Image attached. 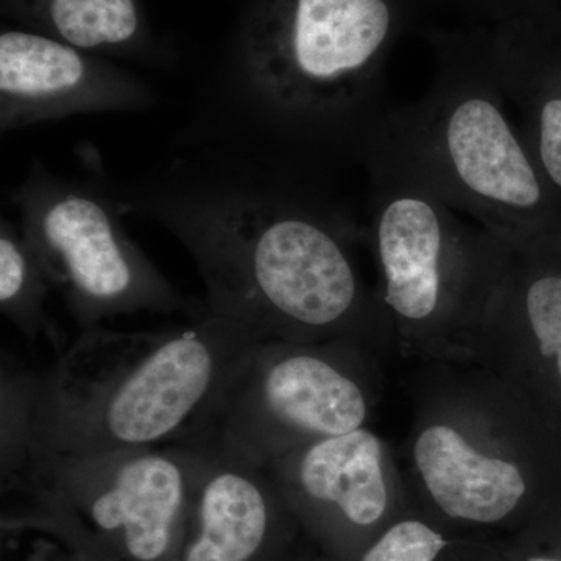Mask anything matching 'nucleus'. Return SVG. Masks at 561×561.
I'll list each match as a JSON object with an SVG mask.
<instances>
[{"instance_id":"11","label":"nucleus","mask_w":561,"mask_h":561,"mask_svg":"<svg viewBox=\"0 0 561 561\" xmlns=\"http://www.w3.org/2000/svg\"><path fill=\"white\" fill-rule=\"evenodd\" d=\"M289 511L354 548L412 505L400 459L365 426L309 443L262 468Z\"/></svg>"},{"instance_id":"5","label":"nucleus","mask_w":561,"mask_h":561,"mask_svg":"<svg viewBox=\"0 0 561 561\" xmlns=\"http://www.w3.org/2000/svg\"><path fill=\"white\" fill-rule=\"evenodd\" d=\"M421 36L434 55L430 88L391 108L373 142L409 162L454 209L502 242L560 241L546 176L513 127L481 25L432 24Z\"/></svg>"},{"instance_id":"8","label":"nucleus","mask_w":561,"mask_h":561,"mask_svg":"<svg viewBox=\"0 0 561 561\" xmlns=\"http://www.w3.org/2000/svg\"><path fill=\"white\" fill-rule=\"evenodd\" d=\"M94 173L98 180L69 179L33 157L10 194L21 230L73 321L90 331L140 312H205L206 306L181 294L131 241L119 202Z\"/></svg>"},{"instance_id":"4","label":"nucleus","mask_w":561,"mask_h":561,"mask_svg":"<svg viewBox=\"0 0 561 561\" xmlns=\"http://www.w3.org/2000/svg\"><path fill=\"white\" fill-rule=\"evenodd\" d=\"M400 463L412 504L453 529L518 534L561 512V440L474 362H430L412 386Z\"/></svg>"},{"instance_id":"9","label":"nucleus","mask_w":561,"mask_h":561,"mask_svg":"<svg viewBox=\"0 0 561 561\" xmlns=\"http://www.w3.org/2000/svg\"><path fill=\"white\" fill-rule=\"evenodd\" d=\"M208 457L184 445L95 457H35L9 478L27 479L55 500L83 507L94 526L117 535L136 561L171 552L176 527L194 504Z\"/></svg>"},{"instance_id":"16","label":"nucleus","mask_w":561,"mask_h":561,"mask_svg":"<svg viewBox=\"0 0 561 561\" xmlns=\"http://www.w3.org/2000/svg\"><path fill=\"white\" fill-rule=\"evenodd\" d=\"M448 527L411 505L379 530L354 561H442L448 560L456 538Z\"/></svg>"},{"instance_id":"15","label":"nucleus","mask_w":561,"mask_h":561,"mask_svg":"<svg viewBox=\"0 0 561 561\" xmlns=\"http://www.w3.org/2000/svg\"><path fill=\"white\" fill-rule=\"evenodd\" d=\"M54 289L49 276L25 239L20 225L0 224V309L28 339L60 342L57 327L47 313V295Z\"/></svg>"},{"instance_id":"14","label":"nucleus","mask_w":561,"mask_h":561,"mask_svg":"<svg viewBox=\"0 0 561 561\" xmlns=\"http://www.w3.org/2000/svg\"><path fill=\"white\" fill-rule=\"evenodd\" d=\"M55 38L81 50H135L142 39L136 0H16Z\"/></svg>"},{"instance_id":"20","label":"nucleus","mask_w":561,"mask_h":561,"mask_svg":"<svg viewBox=\"0 0 561 561\" xmlns=\"http://www.w3.org/2000/svg\"><path fill=\"white\" fill-rule=\"evenodd\" d=\"M449 561H515L505 548L483 541H456Z\"/></svg>"},{"instance_id":"13","label":"nucleus","mask_w":561,"mask_h":561,"mask_svg":"<svg viewBox=\"0 0 561 561\" xmlns=\"http://www.w3.org/2000/svg\"><path fill=\"white\" fill-rule=\"evenodd\" d=\"M286 508L262 468L208 457L195 497L198 531L184 561H253Z\"/></svg>"},{"instance_id":"12","label":"nucleus","mask_w":561,"mask_h":561,"mask_svg":"<svg viewBox=\"0 0 561 561\" xmlns=\"http://www.w3.org/2000/svg\"><path fill=\"white\" fill-rule=\"evenodd\" d=\"M157 103L149 83L65 41L24 31L0 35L3 135L77 114L147 111Z\"/></svg>"},{"instance_id":"19","label":"nucleus","mask_w":561,"mask_h":561,"mask_svg":"<svg viewBox=\"0 0 561 561\" xmlns=\"http://www.w3.org/2000/svg\"><path fill=\"white\" fill-rule=\"evenodd\" d=\"M459 11L465 24H501L540 16L548 0H446Z\"/></svg>"},{"instance_id":"6","label":"nucleus","mask_w":561,"mask_h":561,"mask_svg":"<svg viewBox=\"0 0 561 561\" xmlns=\"http://www.w3.org/2000/svg\"><path fill=\"white\" fill-rule=\"evenodd\" d=\"M364 243L378 271L375 295L394 351L430 362H465L476 321L500 268L504 242L461 220L409 162L373 142Z\"/></svg>"},{"instance_id":"3","label":"nucleus","mask_w":561,"mask_h":561,"mask_svg":"<svg viewBox=\"0 0 561 561\" xmlns=\"http://www.w3.org/2000/svg\"><path fill=\"white\" fill-rule=\"evenodd\" d=\"M257 342L249 328L208 309L160 331H83L49 370L27 376L10 431L14 468L35 457L180 443Z\"/></svg>"},{"instance_id":"7","label":"nucleus","mask_w":561,"mask_h":561,"mask_svg":"<svg viewBox=\"0 0 561 561\" xmlns=\"http://www.w3.org/2000/svg\"><path fill=\"white\" fill-rule=\"evenodd\" d=\"M379 360L354 341L254 343L176 445L264 468L360 430L381 398Z\"/></svg>"},{"instance_id":"18","label":"nucleus","mask_w":561,"mask_h":561,"mask_svg":"<svg viewBox=\"0 0 561 561\" xmlns=\"http://www.w3.org/2000/svg\"><path fill=\"white\" fill-rule=\"evenodd\" d=\"M505 551L515 561H561V512L513 535Z\"/></svg>"},{"instance_id":"10","label":"nucleus","mask_w":561,"mask_h":561,"mask_svg":"<svg viewBox=\"0 0 561 561\" xmlns=\"http://www.w3.org/2000/svg\"><path fill=\"white\" fill-rule=\"evenodd\" d=\"M465 362L515 387L561 440V239L504 242Z\"/></svg>"},{"instance_id":"2","label":"nucleus","mask_w":561,"mask_h":561,"mask_svg":"<svg viewBox=\"0 0 561 561\" xmlns=\"http://www.w3.org/2000/svg\"><path fill=\"white\" fill-rule=\"evenodd\" d=\"M446 0H262L245 35L232 113L261 154L321 176L364 164L390 113L387 65Z\"/></svg>"},{"instance_id":"17","label":"nucleus","mask_w":561,"mask_h":561,"mask_svg":"<svg viewBox=\"0 0 561 561\" xmlns=\"http://www.w3.org/2000/svg\"><path fill=\"white\" fill-rule=\"evenodd\" d=\"M523 116V139L542 175L561 191V88L552 81L512 92Z\"/></svg>"},{"instance_id":"1","label":"nucleus","mask_w":561,"mask_h":561,"mask_svg":"<svg viewBox=\"0 0 561 561\" xmlns=\"http://www.w3.org/2000/svg\"><path fill=\"white\" fill-rule=\"evenodd\" d=\"M101 176L124 214L157 221L187 250L206 309L261 341H354L394 351L354 247L364 228L321 176L264 157L208 150L125 183Z\"/></svg>"}]
</instances>
